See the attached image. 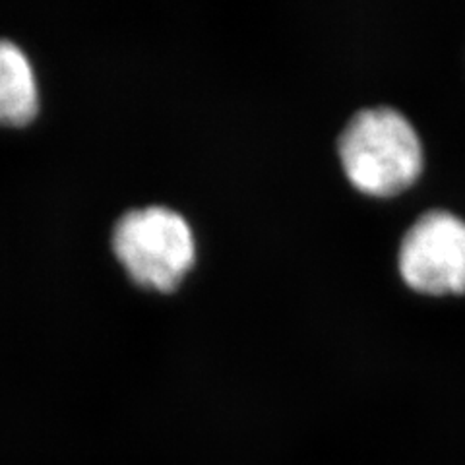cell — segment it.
I'll return each instance as SVG.
<instances>
[{
  "instance_id": "obj_1",
  "label": "cell",
  "mask_w": 465,
  "mask_h": 465,
  "mask_svg": "<svg viewBox=\"0 0 465 465\" xmlns=\"http://www.w3.org/2000/svg\"><path fill=\"white\" fill-rule=\"evenodd\" d=\"M340 159L357 191L376 198L407 191L423 171L413 124L391 107L359 111L340 136Z\"/></svg>"
},
{
  "instance_id": "obj_2",
  "label": "cell",
  "mask_w": 465,
  "mask_h": 465,
  "mask_svg": "<svg viewBox=\"0 0 465 465\" xmlns=\"http://www.w3.org/2000/svg\"><path fill=\"white\" fill-rule=\"evenodd\" d=\"M113 251L138 285L169 293L196 260L193 229L165 206L126 212L113 231Z\"/></svg>"
},
{
  "instance_id": "obj_3",
  "label": "cell",
  "mask_w": 465,
  "mask_h": 465,
  "mask_svg": "<svg viewBox=\"0 0 465 465\" xmlns=\"http://www.w3.org/2000/svg\"><path fill=\"white\" fill-rule=\"evenodd\" d=\"M398 266L417 293L463 295L465 222L444 210L423 213L405 232Z\"/></svg>"
},
{
  "instance_id": "obj_4",
  "label": "cell",
  "mask_w": 465,
  "mask_h": 465,
  "mask_svg": "<svg viewBox=\"0 0 465 465\" xmlns=\"http://www.w3.org/2000/svg\"><path fill=\"white\" fill-rule=\"evenodd\" d=\"M39 111L35 72L25 53L0 39V124L25 126Z\"/></svg>"
}]
</instances>
